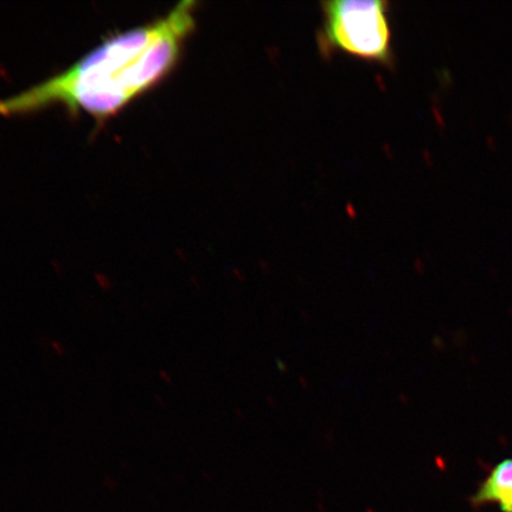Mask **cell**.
<instances>
[{
  "mask_svg": "<svg viewBox=\"0 0 512 512\" xmlns=\"http://www.w3.org/2000/svg\"><path fill=\"white\" fill-rule=\"evenodd\" d=\"M196 8L187 0L155 22L108 38L64 72L0 99V115L18 117L60 106L99 121L113 117L175 69L196 28Z\"/></svg>",
  "mask_w": 512,
  "mask_h": 512,
  "instance_id": "obj_1",
  "label": "cell"
},
{
  "mask_svg": "<svg viewBox=\"0 0 512 512\" xmlns=\"http://www.w3.org/2000/svg\"><path fill=\"white\" fill-rule=\"evenodd\" d=\"M322 47L376 62L390 60V27L386 2L337 0L323 4Z\"/></svg>",
  "mask_w": 512,
  "mask_h": 512,
  "instance_id": "obj_2",
  "label": "cell"
},
{
  "mask_svg": "<svg viewBox=\"0 0 512 512\" xmlns=\"http://www.w3.org/2000/svg\"><path fill=\"white\" fill-rule=\"evenodd\" d=\"M470 504L475 509L497 505L502 512H512V458L492 467L470 497Z\"/></svg>",
  "mask_w": 512,
  "mask_h": 512,
  "instance_id": "obj_3",
  "label": "cell"
},
{
  "mask_svg": "<svg viewBox=\"0 0 512 512\" xmlns=\"http://www.w3.org/2000/svg\"><path fill=\"white\" fill-rule=\"evenodd\" d=\"M49 345L51 351H53L54 355L57 357H64L67 355V349L59 339H50Z\"/></svg>",
  "mask_w": 512,
  "mask_h": 512,
  "instance_id": "obj_4",
  "label": "cell"
},
{
  "mask_svg": "<svg viewBox=\"0 0 512 512\" xmlns=\"http://www.w3.org/2000/svg\"><path fill=\"white\" fill-rule=\"evenodd\" d=\"M96 281L102 291L108 292L112 290L111 280L105 277V275H96Z\"/></svg>",
  "mask_w": 512,
  "mask_h": 512,
  "instance_id": "obj_5",
  "label": "cell"
},
{
  "mask_svg": "<svg viewBox=\"0 0 512 512\" xmlns=\"http://www.w3.org/2000/svg\"><path fill=\"white\" fill-rule=\"evenodd\" d=\"M158 376H159L160 381H162L165 384H168V386H171V384H172V376H171V374L169 373L168 370L160 369L158 371Z\"/></svg>",
  "mask_w": 512,
  "mask_h": 512,
  "instance_id": "obj_6",
  "label": "cell"
},
{
  "mask_svg": "<svg viewBox=\"0 0 512 512\" xmlns=\"http://www.w3.org/2000/svg\"><path fill=\"white\" fill-rule=\"evenodd\" d=\"M153 399H155V402L157 403V405L160 408H165L166 407V402H165V400H164L162 395L155 394V395H153Z\"/></svg>",
  "mask_w": 512,
  "mask_h": 512,
  "instance_id": "obj_7",
  "label": "cell"
}]
</instances>
